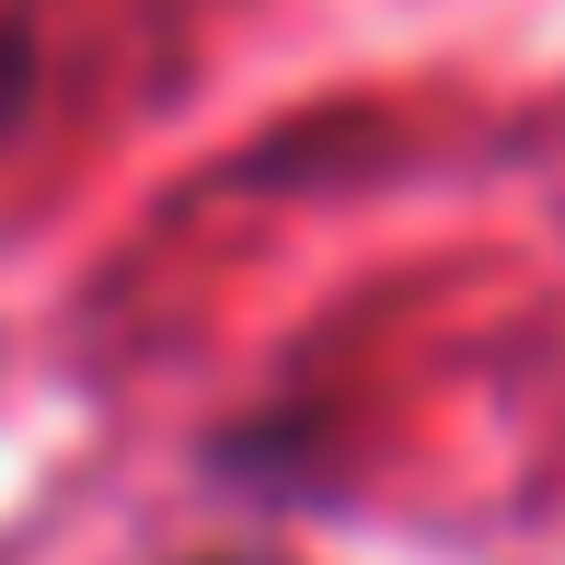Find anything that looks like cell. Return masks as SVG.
<instances>
[{
	"label": "cell",
	"mask_w": 565,
	"mask_h": 565,
	"mask_svg": "<svg viewBox=\"0 0 565 565\" xmlns=\"http://www.w3.org/2000/svg\"><path fill=\"white\" fill-rule=\"evenodd\" d=\"M35 93H46V23L23 12V0H0V150L23 139Z\"/></svg>",
	"instance_id": "1"
},
{
	"label": "cell",
	"mask_w": 565,
	"mask_h": 565,
	"mask_svg": "<svg viewBox=\"0 0 565 565\" xmlns=\"http://www.w3.org/2000/svg\"><path fill=\"white\" fill-rule=\"evenodd\" d=\"M185 565H289V554H185Z\"/></svg>",
	"instance_id": "2"
}]
</instances>
